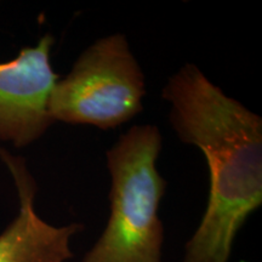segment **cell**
<instances>
[{"mask_svg": "<svg viewBox=\"0 0 262 262\" xmlns=\"http://www.w3.org/2000/svg\"><path fill=\"white\" fill-rule=\"evenodd\" d=\"M162 97L183 143L204 153L210 172L206 210L182 262H228L238 232L262 204V119L186 63Z\"/></svg>", "mask_w": 262, "mask_h": 262, "instance_id": "6da1fadb", "label": "cell"}, {"mask_svg": "<svg viewBox=\"0 0 262 262\" xmlns=\"http://www.w3.org/2000/svg\"><path fill=\"white\" fill-rule=\"evenodd\" d=\"M163 139L152 124L135 125L107 152L110 217L81 262H162L159 205L166 182L157 170Z\"/></svg>", "mask_w": 262, "mask_h": 262, "instance_id": "7a4b0ae2", "label": "cell"}, {"mask_svg": "<svg viewBox=\"0 0 262 262\" xmlns=\"http://www.w3.org/2000/svg\"><path fill=\"white\" fill-rule=\"evenodd\" d=\"M145 74L124 34L98 39L81 52L63 79L56 81L48 101L52 124L120 126L143 110Z\"/></svg>", "mask_w": 262, "mask_h": 262, "instance_id": "3957f363", "label": "cell"}, {"mask_svg": "<svg viewBox=\"0 0 262 262\" xmlns=\"http://www.w3.org/2000/svg\"><path fill=\"white\" fill-rule=\"evenodd\" d=\"M54 42L51 34H45L35 47H26L15 58L0 62V142L22 148L52 125L48 101L58 80L50 60Z\"/></svg>", "mask_w": 262, "mask_h": 262, "instance_id": "277c9868", "label": "cell"}, {"mask_svg": "<svg viewBox=\"0 0 262 262\" xmlns=\"http://www.w3.org/2000/svg\"><path fill=\"white\" fill-rule=\"evenodd\" d=\"M0 160L9 170L18 195V214L0 233V262H66L73 257L71 238L81 224L52 226L35 210L37 182L24 157L0 146Z\"/></svg>", "mask_w": 262, "mask_h": 262, "instance_id": "5b68a950", "label": "cell"}]
</instances>
